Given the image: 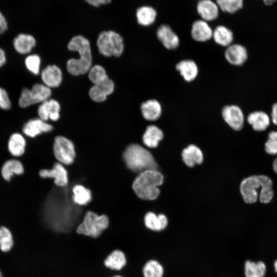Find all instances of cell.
<instances>
[{
    "mask_svg": "<svg viewBox=\"0 0 277 277\" xmlns=\"http://www.w3.org/2000/svg\"><path fill=\"white\" fill-rule=\"evenodd\" d=\"M68 49L78 52L79 58H71L67 62V70L71 75L77 76L88 72L92 67V54L89 41L82 35L73 37L68 44Z\"/></svg>",
    "mask_w": 277,
    "mask_h": 277,
    "instance_id": "cell-2",
    "label": "cell"
},
{
    "mask_svg": "<svg viewBox=\"0 0 277 277\" xmlns=\"http://www.w3.org/2000/svg\"><path fill=\"white\" fill-rule=\"evenodd\" d=\"M123 158L128 168L135 172L157 170L158 168L152 154L137 144L128 146L124 152Z\"/></svg>",
    "mask_w": 277,
    "mask_h": 277,
    "instance_id": "cell-4",
    "label": "cell"
},
{
    "mask_svg": "<svg viewBox=\"0 0 277 277\" xmlns=\"http://www.w3.org/2000/svg\"><path fill=\"white\" fill-rule=\"evenodd\" d=\"M11 107V103L6 91L0 87V108L4 110H9Z\"/></svg>",
    "mask_w": 277,
    "mask_h": 277,
    "instance_id": "cell-39",
    "label": "cell"
},
{
    "mask_svg": "<svg viewBox=\"0 0 277 277\" xmlns=\"http://www.w3.org/2000/svg\"><path fill=\"white\" fill-rule=\"evenodd\" d=\"M6 61V54L4 51L0 48V68L5 63Z\"/></svg>",
    "mask_w": 277,
    "mask_h": 277,
    "instance_id": "cell-44",
    "label": "cell"
},
{
    "mask_svg": "<svg viewBox=\"0 0 277 277\" xmlns=\"http://www.w3.org/2000/svg\"><path fill=\"white\" fill-rule=\"evenodd\" d=\"M51 95V89L44 84H35L29 89L24 88L18 100V105L22 108L43 103L49 100Z\"/></svg>",
    "mask_w": 277,
    "mask_h": 277,
    "instance_id": "cell-7",
    "label": "cell"
},
{
    "mask_svg": "<svg viewBox=\"0 0 277 277\" xmlns=\"http://www.w3.org/2000/svg\"><path fill=\"white\" fill-rule=\"evenodd\" d=\"M143 116L148 121H156L160 118L162 113V106L156 100H149L141 105Z\"/></svg>",
    "mask_w": 277,
    "mask_h": 277,
    "instance_id": "cell-20",
    "label": "cell"
},
{
    "mask_svg": "<svg viewBox=\"0 0 277 277\" xmlns=\"http://www.w3.org/2000/svg\"><path fill=\"white\" fill-rule=\"evenodd\" d=\"M240 192L247 203H254L258 198L261 203H268L273 196L272 181L266 175H252L242 181Z\"/></svg>",
    "mask_w": 277,
    "mask_h": 277,
    "instance_id": "cell-1",
    "label": "cell"
},
{
    "mask_svg": "<svg viewBox=\"0 0 277 277\" xmlns=\"http://www.w3.org/2000/svg\"><path fill=\"white\" fill-rule=\"evenodd\" d=\"M14 246L12 232L5 226H0V250L5 253L10 252Z\"/></svg>",
    "mask_w": 277,
    "mask_h": 277,
    "instance_id": "cell-32",
    "label": "cell"
},
{
    "mask_svg": "<svg viewBox=\"0 0 277 277\" xmlns=\"http://www.w3.org/2000/svg\"><path fill=\"white\" fill-rule=\"evenodd\" d=\"M89 94L91 99L95 102H103L107 96L97 85H93L90 88Z\"/></svg>",
    "mask_w": 277,
    "mask_h": 277,
    "instance_id": "cell-38",
    "label": "cell"
},
{
    "mask_svg": "<svg viewBox=\"0 0 277 277\" xmlns=\"http://www.w3.org/2000/svg\"><path fill=\"white\" fill-rule=\"evenodd\" d=\"M96 45L100 53L107 57H119L124 50L122 37L112 31H103L98 36Z\"/></svg>",
    "mask_w": 277,
    "mask_h": 277,
    "instance_id": "cell-5",
    "label": "cell"
},
{
    "mask_svg": "<svg viewBox=\"0 0 277 277\" xmlns=\"http://www.w3.org/2000/svg\"><path fill=\"white\" fill-rule=\"evenodd\" d=\"M272 167L273 170L277 174V157L274 160Z\"/></svg>",
    "mask_w": 277,
    "mask_h": 277,
    "instance_id": "cell-46",
    "label": "cell"
},
{
    "mask_svg": "<svg viewBox=\"0 0 277 277\" xmlns=\"http://www.w3.org/2000/svg\"><path fill=\"white\" fill-rule=\"evenodd\" d=\"M225 57L230 64L241 66L247 61L248 52L246 48L241 44H231L225 50Z\"/></svg>",
    "mask_w": 277,
    "mask_h": 277,
    "instance_id": "cell-12",
    "label": "cell"
},
{
    "mask_svg": "<svg viewBox=\"0 0 277 277\" xmlns=\"http://www.w3.org/2000/svg\"><path fill=\"white\" fill-rule=\"evenodd\" d=\"M264 4L266 6H271L276 0H263Z\"/></svg>",
    "mask_w": 277,
    "mask_h": 277,
    "instance_id": "cell-45",
    "label": "cell"
},
{
    "mask_svg": "<svg viewBox=\"0 0 277 277\" xmlns=\"http://www.w3.org/2000/svg\"><path fill=\"white\" fill-rule=\"evenodd\" d=\"M182 156L185 164L190 167L195 164H201L203 161V155L201 150L194 145H190L182 152Z\"/></svg>",
    "mask_w": 277,
    "mask_h": 277,
    "instance_id": "cell-22",
    "label": "cell"
},
{
    "mask_svg": "<svg viewBox=\"0 0 277 277\" xmlns=\"http://www.w3.org/2000/svg\"><path fill=\"white\" fill-rule=\"evenodd\" d=\"M8 28L7 22L3 15L0 12V34L4 33Z\"/></svg>",
    "mask_w": 277,
    "mask_h": 277,
    "instance_id": "cell-42",
    "label": "cell"
},
{
    "mask_svg": "<svg viewBox=\"0 0 277 277\" xmlns=\"http://www.w3.org/2000/svg\"><path fill=\"white\" fill-rule=\"evenodd\" d=\"M26 141L20 133H14L9 137L8 148L10 153L14 156H19L25 151Z\"/></svg>",
    "mask_w": 277,
    "mask_h": 277,
    "instance_id": "cell-28",
    "label": "cell"
},
{
    "mask_svg": "<svg viewBox=\"0 0 277 277\" xmlns=\"http://www.w3.org/2000/svg\"><path fill=\"white\" fill-rule=\"evenodd\" d=\"M126 264V259L124 253L119 250L112 251L104 261L105 265L112 270H119Z\"/></svg>",
    "mask_w": 277,
    "mask_h": 277,
    "instance_id": "cell-29",
    "label": "cell"
},
{
    "mask_svg": "<svg viewBox=\"0 0 277 277\" xmlns=\"http://www.w3.org/2000/svg\"><path fill=\"white\" fill-rule=\"evenodd\" d=\"M85 1L92 6L98 7L110 3L111 0H85Z\"/></svg>",
    "mask_w": 277,
    "mask_h": 277,
    "instance_id": "cell-41",
    "label": "cell"
},
{
    "mask_svg": "<svg viewBox=\"0 0 277 277\" xmlns=\"http://www.w3.org/2000/svg\"><path fill=\"white\" fill-rule=\"evenodd\" d=\"M39 176L44 179L52 178L54 184L60 187L67 185L68 173L66 169L60 163H56L51 169H42L39 172Z\"/></svg>",
    "mask_w": 277,
    "mask_h": 277,
    "instance_id": "cell-10",
    "label": "cell"
},
{
    "mask_svg": "<svg viewBox=\"0 0 277 277\" xmlns=\"http://www.w3.org/2000/svg\"><path fill=\"white\" fill-rule=\"evenodd\" d=\"M216 3L223 11L234 13L243 6V0H216Z\"/></svg>",
    "mask_w": 277,
    "mask_h": 277,
    "instance_id": "cell-34",
    "label": "cell"
},
{
    "mask_svg": "<svg viewBox=\"0 0 277 277\" xmlns=\"http://www.w3.org/2000/svg\"><path fill=\"white\" fill-rule=\"evenodd\" d=\"M212 37L216 44L227 47L232 44L233 34L227 27L220 25L213 31Z\"/></svg>",
    "mask_w": 277,
    "mask_h": 277,
    "instance_id": "cell-27",
    "label": "cell"
},
{
    "mask_svg": "<svg viewBox=\"0 0 277 277\" xmlns=\"http://www.w3.org/2000/svg\"><path fill=\"white\" fill-rule=\"evenodd\" d=\"M156 36L163 45L167 49H176L179 45V36L167 25L163 24L158 28Z\"/></svg>",
    "mask_w": 277,
    "mask_h": 277,
    "instance_id": "cell-13",
    "label": "cell"
},
{
    "mask_svg": "<svg viewBox=\"0 0 277 277\" xmlns=\"http://www.w3.org/2000/svg\"><path fill=\"white\" fill-rule=\"evenodd\" d=\"M163 136V131L157 126L152 125L147 127L143 136V141L147 147L155 148Z\"/></svg>",
    "mask_w": 277,
    "mask_h": 277,
    "instance_id": "cell-23",
    "label": "cell"
},
{
    "mask_svg": "<svg viewBox=\"0 0 277 277\" xmlns=\"http://www.w3.org/2000/svg\"><path fill=\"white\" fill-rule=\"evenodd\" d=\"M244 270L246 277H264L266 266L262 261L254 262L247 260L245 263Z\"/></svg>",
    "mask_w": 277,
    "mask_h": 277,
    "instance_id": "cell-30",
    "label": "cell"
},
{
    "mask_svg": "<svg viewBox=\"0 0 277 277\" xmlns=\"http://www.w3.org/2000/svg\"><path fill=\"white\" fill-rule=\"evenodd\" d=\"M196 9L203 20L206 22L213 21L219 15V8L216 3L211 0H200Z\"/></svg>",
    "mask_w": 277,
    "mask_h": 277,
    "instance_id": "cell-17",
    "label": "cell"
},
{
    "mask_svg": "<svg viewBox=\"0 0 277 277\" xmlns=\"http://www.w3.org/2000/svg\"><path fill=\"white\" fill-rule=\"evenodd\" d=\"M213 30L204 20H197L192 24L191 34L192 38L199 42H204L212 37Z\"/></svg>",
    "mask_w": 277,
    "mask_h": 277,
    "instance_id": "cell-16",
    "label": "cell"
},
{
    "mask_svg": "<svg viewBox=\"0 0 277 277\" xmlns=\"http://www.w3.org/2000/svg\"><path fill=\"white\" fill-rule=\"evenodd\" d=\"M274 267L276 272L277 273V260L274 263Z\"/></svg>",
    "mask_w": 277,
    "mask_h": 277,
    "instance_id": "cell-47",
    "label": "cell"
},
{
    "mask_svg": "<svg viewBox=\"0 0 277 277\" xmlns=\"http://www.w3.org/2000/svg\"><path fill=\"white\" fill-rule=\"evenodd\" d=\"M163 174L157 170H147L136 176L132 184V188L141 199L153 200L160 192L158 186L163 182Z\"/></svg>",
    "mask_w": 277,
    "mask_h": 277,
    "instance_id": "cell-3",
    "label": "cell"
},
{
    "mask_svg": "<svg viewBox=\"0 0 277 277\" xmlns=\"http://www.w3.org/2000/svg\"><path fill=\"white\" fill-rule=\"evenodd\" d=\"M222 114L225 122L233 129L238 131L242 129L244 115L241 108L235 105L225 106Z\"/></svg>",
    "mask_w": 277,
    "mask_h": 277,
    "instance_id": "cell-9",
    "label": "cell"
},
{
    "mask_svg": "<svg viewBox=\"0 0 277 277\" xmlns=\"http://www.w3.org/2000/svg\"><path fill=\"white\" fill-rule=\"evenodd\" d=\"M248 123L256 131L265 130L269 126L270 118L268 114L263 111H255L247 116Z\"/></svg>",
    "mask_w": 277,
    "mask_h": 277,
    "instance_id": "cell-19",
    "label": "cell"
},
{
    "mask_svg": "<svg viewBox=\"0 0 277 277\" xmlns=\"http://www.w3.org/2000/svg\"><path fill=\"white\" fill-rule=\"evenodd\" d=\"M113 277H122V276H119V275H115V276H114Z\"/></svg>",
    "mask_w": 277,
    "mask_h": 277,
    "instance_id": "cell-49",
    "label": "cell"
},
{
    "mask_svg": "<svg viewBox=\"0 0 277 277\" xmlns=\"http://www.w3.org/2000/svg\"><path fill=\"white\" fill-rule=\"evenodd\" d=\"M62 78V72L55 65H48L41 72V78L44 84L50 88L59 86Z\"/></svg>",
    "mask_w": 277,
    "mask_h": 277,
    "instance_id": "cell-14",
    "label": "cell"
},
{
    "mask_svg": "<svg viewBox=\"0 0 277 277\" xmlns=\"http://www.w3.org/2000/svg\"><path fill=\"white\" fill-rule=\"evenodd\" d=\"M72 192V200L77 205H85L91 200V191L82 185H75L73 187Z\"/></svg>",
    "mask_w": 277,
    "mask_h": 277,
    "instance_id": "cell-31",
    "label": "cell"
},
{
    "mask_svg": "<svg viewBox=\"0 0 277 277\" xmlns=\"http://www.w3.org/2000/svg\"><path fill=\"white\" fill-rule=\"evenodd\" d=\"M271 117L272 123L277 125V102L273 104L272 106Z\"/></svg>",
    "mask_w": 277,
    "mask_h": 277,
    "instance_id": "cell-43",
    "label": "cell"
},
{
    "mask_svg": "<svg viewBox=\"0 0 277 277\" xmlns=\"http://www.w3.org/2000/svg\"><path fill=\"white\" fill-rule=\"evenodd\" d=\"M24 169L22 163L15 159L7 161L1 168L3 177L7 181H10L14 175H21L24 173Z\"/></svg>",
    "mask_w": 277,
    "mask_h": 277,
    "instance_id": "cell-24",
    "label": "cell"
},
{
    "mask_svg": "<svg viewBox=\"0 0 277 277\" xmlns=\"http://www.w3.org/2000/svg\"><path fill=\"white\" fill-rule=\"evenodd\" d=\"M144 277H163L164 269L160 263L155 260L148 261L144 266Z\"/></svg>",
    "mask_w": 277,
    "mask_h": 277,
    "instance_id": "cell-33",
    "label": "cell"
},
{
    "mask_svg": "<svg viewBox=\"0 0 277 277\" xmlns=\"http://www.w3.org/2000/svg\"><path fill=\"white\" fill-rule=\"evenodd\" d=\"M53 152L56 159L61 164H72L75 156L74 146L72 142L65 137L57 136L54 139Z\"/></svg>",
    "mask_w": 277,
    "mask_h": 277,
    "instance_id": "cell-8",
    "label": "cell"
},
{
    "mask_svg": "<svg viewBox=\"0 0 277 277\" xmlns=\"http://www.w3.org/2000/svg\"><path fill=\"white\" fill-rule=\"evenodd\" d=\"M109 225V220L105 215H98L92 211L87 212L76 229L78 234L97 238Z\"/></svg>",
    "mask_w": 277,
    "mask_h": 277,
    "instance_id": "cell-6",
    "label": "cell"
},
{
    "mask_svg": "<svg viewBox=\"0 0 277 277\" xmlns=\"http://www.w3.org/2000/svg\"><path fill=\"white\" fill-rule=\"evenodd\" d=\"M53 127L39 118H32L27 122L24 125L22 130L28 136L34 137L44 132L51 131Z\"/></svg>",
    "mask_w": 277,
    "mask_h": 277,
    "instance_id": "cell-15",
    "label": "cell"
},
{
    "mask_svg": "<svg viewBox=\"0 0 277 277\" xmlns=\"http://www.w3.org/2000/svg\"><path fill=\"white\" fill-rule=\"evenodd\" d=\"M25 63L27 69L32 74L38 75L39 73L41 58L37 54H31L26 57Z\"/></svg>",
    "mask_w": 277,
    "mask_h": 277,
    "instance_id": "cell-36",
    "label": "cell"
},
{
    "mask_svg": "<svg viewBox=\"0 0 277 277\" xmlns=\"http://www.w3.org/2000/svg\"><path fill=\"white\" fill-rule=\"evenodd\" d=\"M61 106L59 103L53 99H50L43 102L39 106L37 113L39 118L44 121L50 120L56 121L60 118Z\"/></svg>",
    "mask_w": 277,
    "mask_h": 277,
    "instance_id": "cell-11",
    "label": "cell"
},
{
    "mask_svg": "<svg viewBox=\"0 0 277 277\" xmlns=\"http://www.w3.org/2000/svg\"><path fill=\"white\" fill-rule=\"evenodd\" d=\"M13 47L18 53L26 54L30 53L36 45L35 38L28 34L21 33L13 41Z\"/></svg>",
    "mask_w": 277,
    "mask_h": 277,
    "instance_id": "cell-18",
    "label": "cell"
},
{
    "mask_svg": "<svg viewBox=\"0 0 277 277\" xmlns=\"http://www.w3.org/2000/svg\"><path fill=\"white\" fill-rule=\"evenodd\" d=\"M88 77L94 85H98L109 77L105 69L102 66L96 65L92 66L88 71Z\"/></svg>",
    "mask_w": 277,
    "mask_h": 277,
    "instance_id": "cell-35",
    "label": "cell"
},
{
    "mask_svg": "<svg viewBox=\"0 0 277 277\" xmlns=\"http://www.w3.org/2000/svg\"><path fill=\"white\" fill-rule=\"evenodd\" d=\"M176 70L187 82L193 81L197 76L199 69L196 64L192 60H185L176 65Z\"/></svg>",
    "mask_w": 277,
    "mask_h": 277,
    "instance_id": "cell-21",
    "label": "cell"
},
{
    "mask_svg": "<svg viewBox=\"0 0 277 277\" xmlns=\"http://www.w3.org/2000/svg\"><path fill=\"white\" fill-rule=\"evenodd\" d=\"M157 13L152 7L143 6L139 7L136 11V17L137 23L144 26H148L155 21Z\"/></svg>",
    "mask_w": 277,
    "mask_h": 277,
    "instance_id": "cell-26",
    "label": "cell"
},
{
    "mask_svg": "<svg viewBox=\"0 0 277 277\" xmlns=\"http://www.w3.org/2000/svg\"><path fill=\"white\" fill-rule=\"evenodd\" d=\"M144 222L148 228L154 231L162 230L168 224V220L164 214L156 215L152 212H149L145 215Z\"/></svg>",
    "mask_w": 277,
    "mask_h": 277,
    "instance_id": "cell-25",
    "label": "cell"
},
{
    "mask_svg": "<svg viewBox=\"0 0 277 277\" xmlns=\"http://www.w3.org/2000/svg\"><path fill=\"white\" fill-rule=\"evenodd\" d=\"M265 149L269 154H277V131H272L269 133L268 139L265 143Z\"/></svg>",
    "mask_w": 277,
    "mask_h": 277,
    "instance_id": "cell-37",
    "label": "cell"
},
{
    "mask_svg": "<svg viewBox=\"0 0 277 277\" xmlns=\"http://www.w3.org/2000/svg\"><path fill=\"white\" fill-rule=\"evenodd\" d=\"M0 277H4L3 274L0 270Z\"/></svg>",
    "mask_w": 277,
    "mask_h": 277,
    "instance_id": "cell-48",
    "label": "cell"
},
{
    "mask_svg": "<svg viewBox=\"0 0 277 277\" xmlns=\"http://www.w3.org/2000/svg\"><path fill=\"white\" fill-rule=\"evenodd\" d=\"M97 85L107 96L112 94L114 89V82L109 77Z\"/></svg>",
    "mask_w": 277,
    "mask_h": 277,
    "instance_id": "cell-40",
    "label": "cell"
}]
</instances>
